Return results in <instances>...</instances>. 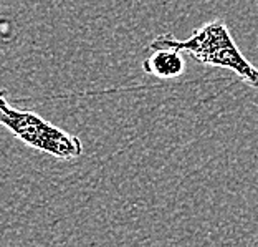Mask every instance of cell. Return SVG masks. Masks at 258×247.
<instances>
[{"label": "cell", "instance_id": "obj_1", "mask_svg": "<svg viewBox=\"0 0 258 247\" xmlns=\"http://www.w3.org/2000/svg\"><path fill=\"white\" fill-rule=\"evenodd\" d=\"M161 48L179 50L209 67L230 70L251 88H258V68L245 58L222 19L204 23L187 40H177L172 33L159 35L149 43V50Z\"/></svg>", "mask_w": 258, "mask_h": 247}, {"label": "cell", "instance_id": "obj_2", "mask_svg": "<svg viewBox=\"0 0 258 247\" xmlns=\"http://www.w3.org/2000/svg\"><path fill=\"white\" fill-rule=\"evenodd\" d=\"M0 126L9 129L23 144L56 160H76L83 155V143L78 136L51 125L33 111L12 107L4 90H0Z\"/></svg>", "mask_w": 258, "mask_h": 247}, {"label": "cell", "instance_id": "obj_3", "mask_svg": "<svg viewBox=\"0 0 258 247\" xmlns=\"http://www.w3.org/2000/svg\"><path fill=\"white\" fill-rule=\"evenodd\" d=\"M143 70L157 78L172 80L185 72V60L182 52L172 48L152 50V54L143 62Z\"/></svg>", "mask_w": 258, "mask_h": 247}]
</instances>
